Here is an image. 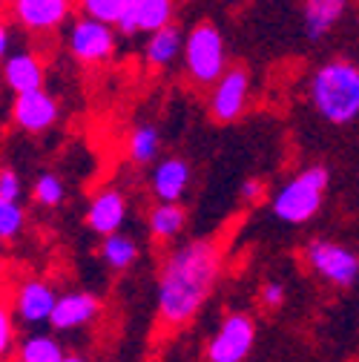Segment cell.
I'll return each mask as SVG.
<instances>
[{
  "instance_id": "cell-1",
  "label": "cell",
  "mask_w": 359,
  "mask_h": 362,
  "mask_svg": "<svg viewBox=\"0 0 359 362\" xmlns=\"http://www.w3.org/2000/svg\"><path fill=\"white\" fill-rule=\"evenodd\" d=\"M221 274V245L199 239L167 256L158 276V316L170 328L187 325L201 310Z\"/></svg>"
},
{
  "instance_id": "cell-2",
  "label": "cell",
  "mask_w": 359,
  "mask_h": 362,
  "mask_svg": "<svg viewBox=\"0 0 359 362\" xmlns=\"http://www.w3.org/2000/svg\"><path fill=\"white\" fill-rule=\"evenodd\" d=\"M310 104L331 124L359 118V66L345 58L322 64L310 78Z\"/></svg>"
},
{
  "instance_id": "cell-3",
  "label": "cell",
  "mask_w": 359,
  "mask_h": 362,
  "mask_svg": "<svg viewBox=\"0 0 359 362\" xmlns=\"http://www.w3.org/2000/svg\"><path fill=\"white\" fill-rule=\"evenodd\" d=\"M184 72L193 83L213 86L224 69H228V47H224V35L216 23L201 21L184 35Z\"/></svg>"
},
{
  "instance_id": "cell-4",
  "label": "cell",
  "mask_w": 359,
  "mask_h": 362,
  "mask_svg": "<svg viewBox=\"0 0 359 362\" xmlns=\"http://www.w3.org/2000/svg\"><path fill=\"white\" fill-rule=\"evenodd\" d=\"M331 173L322 164H313L293 175L288 185L273 196V213L285 224H305L322 207V196L328 190Z\"/></svg>"
},
{
  "instance_id": "cell-5",
  "label": "cell",
  "mask_w": 359,
  "mask_h": 362,
  "mask_svg": "<svg viewBox=\"0 0 359 362\" xmlns=\"http://www.w3.org/2000/svg\"><path fill=\"white\" fill-rule=\"evenodd\" d=\"M115 43H118V29L112 23H104L98 18H75L66 32V47L69 55L81 64H107L115 55Z\"/></svg>"
},
{
  "instance_id": "cell-6",
  "label": "cell",
  "mask_w": 359,
  "mask_h": 362,
  "mask_svg": "<svg viewBox=\"0 0 359 362\" xmlns=\"http://www.w3.org/2000/svg\"><path fill=\"white\" fill-rule=\"evenodd\" d=\"M256 342V322L250 313H228L216 337L207 342V362H245Z\"/></svg>"
},
{
  "instance_id": "cell-7",
  "label": "cell",
  "mask_w": 359,
  "mask_h": 362,
  "mask_svg": "<svg viewBox=\"0 0 359 362\" xmlns=\"http://www.w3.org/2000/svg\"><path fill=\"white\" fill-rule=\"evenodd\" d=\"M305 259L313 267V274H319L336 288H351L359 279V256L336 242L313 239L305 250Z\"/></svg>"
},
{
  "instance_id": "cell-8",
  "label": "cell",
  "mask_w": 359,
  "mask_h": 362,
  "mask_svg": "<svg viewBox=\"0 0 359 362\" xmlns=\"http://www.w3.org/2000/svg\"><path fill=\"white\" fill-rule=\"evenodd\" d=\"M247 101H250V75H247V69L245 66H228L224 75L210 89L207 110H210L213 121L230 124V121L245 115Z\"/></svg>"
},
{
  "instance_id": "cell-9",
  "label": "cell",
  "mask_w": 359,
  "mask_h": 362,
  "mask_svg": "<svg viewBox=\"0 0 359 362\" xmlns=\"http://www.w3.org/2000/svg\"><path fill=\"white\" fill-rule=\"evenodd\" d=\"M78 0H12L6 6L9 18L32 35H49L61 29L75 9Z\"/></svg>"
},
{
  "instance_id": "cell-10",
  "label": "cell",
  "mask_w": 359,
  "mask_h": 362,
  "mask_svg": "<svg viewBox=\"0 0 359 362\" xmlns=\"http://www.w3.org/2000/svg\"><path fill=\"white\" fill-rule=\"evenodd\" d=\"M61 110H58V101L47 93V89H29V93H18L15 101H12V121L37 135V132H47L49 127H55Z\"/></svg>"
},
{
  "instance_id": "cell-11",
  "label": "cell",
  "mask_w": 359,
  "mask_h": 362,
  "mask_svg": "<svg viewBox=\"0 0 359 362\" xmlns=\"http://www.w3.org/2000/svg\"><path fill=\"white\" fill-rule=\"evenodd\" d=\"M55 302H58V291L49 282L26 279L15 291V316L23 325H43L49 322Z\"/></svg>"
},
{
  "instance_id": "cell-12",
  "label": "cell",
  "mask_w": 359,
  "mask_h": 362,
  "mask_svg": "<svg viewBox=\"0 0 359 362\" xmlns=\"http://www.w3.org/2000/svg\"><path fill=\"white\" fill-rule=\"evenodd\" d=\"M101 310V299L95 293H86V291H75V293H64L58 296L52 316H49V325L55 331H78L83 325H89L98 316Z\"/></svg>"
},
{
  "instance_id": "cell-13",
  "label": "cell",
  "mask_w": 359,
  "mask_h": 362,
  "mask_svg": "<svg viewBox=\"0 0 359 362\" xmlns=\"http://www.w3.org/2000/svg\"><path fill=\"white\" fill-rule=\"evenodd\" d=\"M124 218H126V199L118 190L95 193V199L86 207V224H89V230L98 233V236L118 233Z\"/></svg>"
},
{
  "instance_id": "cell-14",
  "label": "cell",
  "mask_w": 359,
  "mask_h": 362,
  "mask_svg": "<svg viewBox=\"0 0 359 362\" xmlns=\"http://www.w3.org/2000/svg\"><path fill=\"white\" fill-rule=\"evenodd\" d=\"M348 0H302V32L307 40H322L345 15Z\"/></svg>"
},
{
  "instance_id": "cell-15",
  "label": "cell",
  "mask_w": 359,
  "mask_h": 362,
  "mask_svg": "<svg viewBox=\"0 0 359 362\" xmlns=\"http://www.w3.org/2000/svg\"><path fill=\"white\" fill-rule=\"evenodd\" d=\"M47 69L43 61L35 52H12L4 58V81L12 93H29V89H40Z\"/></svg>"
},
{
  "instance_id": "cell-16",
  "label": "cell",
  "mask_w": 359,
  "mask_h": 362,
  "mask_svg": "<svg viewBox=\"0 0 359 362\" xmlns=\"http://www.w3.org/2000/svg\"><path fill=\"white\" fill-rule=\"evenodd\" d=\"M190 187V164L184 158H164L153 170V193L161 202H178Z\"/></svg>"
},
{
  "instance_id": "cell-17",
  "label": "cell",
  "mask_w": 359,
  "mask_h": 362,
  "mask_svg": "<svg viewBox=\"0 0 359 362\" xmlns=\"http://www.w3.org/2000/svg\"><path fill=\"white\" fill-rule=\"evenodd\" d=\"M182 52H184V32L178 29L175 23L150 32V40H147V47H144V58L155 69L170 66Z\"/></svg>"
},
{
  "instance_id": "cell-18",
  "label": "cell",
  "mask_w": 359,
  "mask_h": 362,
  "mask_svg": "<svg viewBox=\"0 0 359 362\" xmlns=\"http://www.w3.org/2000/svg\"><path fill=\"white\" fill-rule=\"evenodd\" d=\"M184 224H187V213H184V207L178 202H161L150 213V233L158 242L175 239L178 233L184 230Z\"/></svg>"
},
{
  "instance_id": "cell-19",
  "label": "cell",
  "mask_w": 359,
  "mask_h": 362,
  "mask_svg": "<svg viewBox=\"0 0 359 362\" xmlns=\"http://www.w3.org/2000/svg\"><path fill=\"white\" fill-rule=\"evenodd\" d=\"M64 348L49 334H29L18 345V362H61Z\"/></svg>"
},
{
  "instance_id": "cell-20",
  "label": "cell",
  "mask_w": 359,
  "mask_h": 362,
  "mask_svg": "<svg viewBox=\"0 0 359 362\" xmlns=\"http://www.w3.org/2000/svg\"><path fill=\"white\" fill-rule=\"evenodd\" d=\"M161 150V135L153 124H141L129 132L126 139V153L136 164H150Z\"/></svg>"
},
{
  "instance_id": "cell-21",
  "label": "cell",
  "mask_w": 359,
  "mask_h": 362,
  "mask_svg": "<svg viewBox=\"0 0 359 362\" xmlns=\"http://www.w3.org/2000/svg\"><path fill=\"white\" fill-rule=\"evenodd\" d=\"M101 256L112 270H129L139 259V245H136V239H129L124 233H110V236H104Z\"/></svg>"
},
{
  "instance_id": "cell-22",
  "label": "cell",
  "mask_w": 359,
  "mask_h": 362,
  "mask_svg": "<svg viewBox=\"0 0 359 362\" xmlns=\"http://www.w3.org/2000/svg\"><path fill=\"white\" fill-rule=\"evenodd\" d=\"M175 18V0H139V32H155Z\"/></svg>"
},
{
  "instance_id": "cell-23",
  "label": "cell",
  "mask_w": 359,
  "mask_h": 362,
  "mask_svg": "<svg viewBox=\"0 0 359 362\" xmlns=\"http://www.w3.org/2000/svg\"><path fill=\"white\" fill-rule=\"evenodd\" d=\"M23 224H26L23 207L18 202L0 199V242H15L23 233Z\"/></svg>"
},
{
  "instance_id": "cell-24",
  "label": "cell",
  "mask_w": 359,
  "mask_h": 362,
  "mask_svg": "<svg viewBox=\"0 0 359 362\" xmlns=\"http://www.w3.org/2000/svg\"><path fill=\"white\" fill-rule=\"evenodd\" d=\"M35 202L37 204H43V207H58L61 202H64V181L55 175V173H43V175H37V181H35Z\"/></svg>"
},
{
  "instance_id": "cell-25",
  "label": "cell",
  "mask_w": 359,
  "mask_h": 362,
  "mask_svg": "<svg viewBox=\"0 0 359 362\" xmlns=\"http://www.w3.org/2000/svg\"><path fill=\"white\" fill-rule=\"evenodd\" d=\"M78 9L89 18H98V21L115 26L118 12H121V0H78Z\"/></svg>"
},
{
  "instance_id": "cell-26",
  "label": "cell",
  "mask_w": 359,
  "mask_h": 362,
  "mask_svg": "<svg viewBox=\"0 0 359 362\" xmlns=\"http://www.w3.org/2000/svg\"><path fill=\"white\" fill-rule=\"evenodd\" d=\"M115 29L126 37L139 32V0H121V12H118V21H115Z\"/></svg>"
},
{
  "instance_id": "cell-27",
  "label": "cell",
  "mask_w": 359,
  "mask_h": 362,
  "mask_svg": "<svg viewBox=\"0 0 359 362\" xmlns=\"http://www.w3.org/2000/svg\"><path fill=\"white\" fill-rule=\"evenodd\" d=\"M23 196V185H20V175L12 167L0 170V199H9V202H20Z\"/></svg>"
},
{
  "instance_id": "cell-28",
  "label": "cell",
  "mask_w": 359,
  "mask_h": 362,
  "mask_svg": "<svg viewBox=\"0 0 359 362\" xmlns=\"http://www.w3.org/2000/svg\"><path fill=\"white\" fill-rule=\"evenodd\" d=\"M12 348H15V320H12V313L0 305V359L9 356Z\"/></svg>"
},
{
  "instance_id": "cell-29",
  "label": "cell",
  "mask_w": 359,
  "mask_h": 362,
  "mask_svg": "<svg viewBox=\"0 0 359 362\" xmlns=\"http://www.w3.org/2000/svg\"><path fill=\"white\" fill-rule=\"evenodd\" d=\"M259 299H261V305H264L267 310H279V308L285 305V285H279V282H264L261 291H259Z\"/></svg>"
},
{
  "instance_id": "cell-30",
  "label": "cell",
  "mask_w": 359,
  "mask_h": 362,
  "mask_svg": "<svg viewBox=\"0 0 359 362\" xmlns=\"http://www.w3.org/2000/svg\"><path fill=\"white\" fill-rule=\"evenodd\" d=\"M239 193H242V199H245L247 204H256V202L264 199V181H261V178H247Z\"/></svg>"
},
{
  "instance_id": "cell-31",
  "label": "cell",
  "mask_w": 359,
  "mask_h": 362,
  "mask_svg": "<svg viewBox=\"0 0 359 362\" xmlns=\"http://www.w3.org/2000/svg\"><path fill=\"white\" fill-rule=\"evenodd\" d=\"M9 49H12V29L0 21V61L9 55Z\"/></svg>"
},
{
  "instance_id": "cell-32",
  "label": "cell",
  "mask_w": 359,
  "mask_h": 362,
  "mask_svg": "<svg viewBox=\"0 0 359 362\" xmlns=\"http://www.w3.org/2000/svg\"><path fill=\"white\" fill-rule=\"evenodd\" d=\"M61 362H86L83 356H78V354H64V359Z\"/></svg>"
},
{
  "instance_id": "cell-33",
  "label": "cell",
  "mask_w": 359,
  "mask_h": 362,
  "mask_svg": "<svg viewBox=\"0 0 359 362\" xmlns=\"http://www.w3.org/2000/svg\"><path fill=\"white\" fill-rule=\"evenodd\" d=\"M12 4V0H0V6H9Z\"/></svg>"
}]
</instances>
